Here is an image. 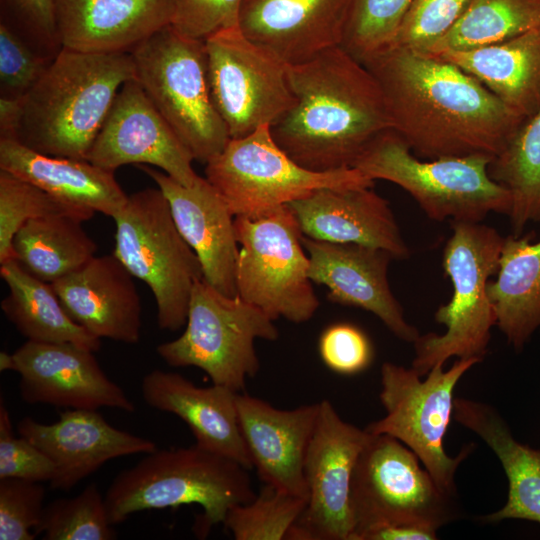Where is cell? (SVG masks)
<instances>
[{"instance_id": "1f68e13d", "label": "cell", "mask_w": 540, "mask_h": 540, "mask_svg": "<svg viewBox=\"0 0 540 540\" xmlns=\"http://www.w3.org/2000/svg\"><path fill=\"white\" fill-rule=\"evenodd\" d=\"M82 222L65 215L26 221L13 238L14 259L30 274L51 284L73 273L97 251Z\"/></svg>"}, {"instance_id": "ffe728a7", "label": "cell", "mask_w": 540, "mask_h": 540, "mask_svg": "<svg viewBox=\"0 0 540 540\" xmlns=\"http://www.w3.org/2000/svg\"><path fill=\"white\" fill-rule=\"evenodd\" d=\"M355 0H243L239 27L286 64L342 44Z\"/></svg>"}, {"instance_id": "2e32d148", "label": "cell", "mask_w": 540, "mask_h": 540, "mask_svg": "<svg viewBox=\"0 0 540 540\" xmlns=\"http://www.w3.org/2000/svg\"><path fill=\"white\" fill-rule=\"evenodd\" d=\"M87 161L114 171L124 165H152L191 187L199 175L193 156L135 79L120 88Z\"/></svg>"}, {"instance_id": "836d02e7", "label": "cell", "mask_w": 540, "mask_h": 540, "mask_svg": "<svg viewBox=\"0 0 540 540\" xmlns=\"http://www.w3.org/2000/svg\"><path fill=\"white\" fill-rule=\"evenodd\" d=\"M538 27L540 0H471L451 30L421 54L477 49Z\"/></svg>"}, {"instance_id": "74e56055", "label": "cell", "mask_w": 540, "mask_h": 540, "mask_svg": "<svg viewBox=\"0 0 540 540\" xmlns=\"http://www.w3.org/2000/svg\"><path fill=\"white\" fill-rule=\"evenodd\" d=\"M414 0H355L341 46L361 63L392 43Z\"/></svg>"}, {"instance_id": "9a60e30c", "label": "cell", "mask_w": 540, "mask_h": 540, "mask_svg": "<svg viewBox=\"0 0 540 540\" xmlns=\"http://www.w3.org/2000/svg\"><path fill=\"white\" fill-rule=\"evenodd\" d=\"M319 404L304 461L307 504L287 539L352 540V475L370 433L344 421L329 400Z\"/></svg>"}, {"instance_id": "5bb4252c", "label": "cell", "mask_w": 540, "mask_h": 540, "mask_svg": "<svg viewBox=\"0 0 540 540\" xmlns=\"http://www.w3.org/2000/svg\"><path fill=\"white\" fill-rule=\"evenodd\" d=\"M204 42L211 96L230 139L271 127L294 105L287 64L239 26L218 31Z\"/></svg>"}, {"instance_id": "603a6c76", "label": "cell", "mask_w": 540, "mask_h": 540, "mask_svg": "<svg viewBox=\"0 0 540 540\" xmlns=\"http://www.w3.org/2000/svg\"><path fill=\"white\" fill-rule=\"evenodd\" d=\"M239 426L253 468L267 485L307 499L304 478L306 451L320 404L278 409L268 402L237 393Z\"/></svg>"}, {"instance_id": "ba28073f", "label": "cell", "mask_w": 540, "mask_h": 540, "mask_svg": "<svg viewBox=\"0 0 540 540\" xmlns=\"http://www.w3.org/2000/svg\"><path fill=\"white\" fill-rule=\"evenodd\" d=\"M113 219V254L151 289L159 328L178 331L186 325L191 292L203 270L180 234L168 200L158 187L137 191Z\"/></svg>"}, {"instance_id": "9c48e42d", "label": "cell", "mask_w": 540, "mask_h": 540, "mask_svg": "<svg viewBox=\"0 0 540 540\" xmlns=\"http://www.w3.org/2000/svg\"><path fill=\"white\" fill-rule=\"evenodd\" d=\"M278 337L274 320L261 309L203 278L192 289L184 332L156 352L172 367H197L213 384L241 393L260 368L255 340Z\"/></svg>"}, {"instance_id": "ab89813d", "label": "cell", "mask_w": 540, "mask_h": 540, "mask_svg": "<svg viewBox=\"0 0 540 540\" xmlns=\"http://www.w3.org/2000/svg\"><path fill=\"white\" fill-rule=\"evenodd\" d=\"M53 59L36 50L7 23L1 22V98L22 99L44 75Z\"/></svg>"}, {"instance_id": "8992f818", "label": "cell", "mask_w": 540, "mask_h": 540, "mask_svg": "<svg viewBox=\"0 0 540 540\" xmlns=\"http://www.w3.org/2000/svg\"><path fill=\"white\" fill-rule=\"evenodd\" d=\"M451 222L452 235L444 247L442 266L453 293L434 316L446 330L439 335H420L413 343L415 356L411 367L421 377L452 357L482 361L491 329L496 325L487 285L497 273L504 238L495 228L481 222Z\"/></svg>"}, {"instance_id": "30bf717a", "label": "cell", "mask_w": 540, "mask_h": 540, "mask_svg": "<svg viewBox=\"0 0 540 540\" xmlns=\"http://www.w3.org/2000/svg\"><path fill=\"white\" fill-rule=\"evenodd\" d=\"M480 360L457 359L444 370L434 366L422 377L412 368L385 362L380 371V401L385 416L365 429L372 434H387L411 449L437 485L451 496L456 494L455 475L473 444L450 457L443 440L453 417L454 391L463 375Z\"/></svg>"}, {"instance_id": "7a4b0ae2", "label": "cell", "mask_w": 540, "mask_h": 540, "mask_svg": "<svg viewBox=\"0 0 540 540\" xmlns=\"http://www.w3.org/2000/svg\"><path fill=\"white\" fill-rule=\"evenodd\" d=\"M294 105L271 127L280 148L315 172L352 168L365 147L391 129L383 92L341 45L287 64Z\"/></svg>"}, {"instance_id": "4316f807", "label": "cell", "mask_w": 540, "mask_h": 540, "mask_svg": "<svg viewBox=\"0 0 540 540\" xmlns=\"http://www.w3.org/2000/svg\"><path fill=\"white\" fill-rule=\"evenodd\" d=\"M0 170L34 184L65 203L112 218L128 199L114 171L87 160L44 155L14 139L0 138Z\"/></svg>"}, {"instance_id": "b9f144b4", "label": "cell", "mask_w": 540, "mask_h": 540, "mask_svg": "<svg viewBox=\"0 0 540 540\" xmlns=\"http://www.w3.org/2000/svg\"><path fill=\"white\" fill-rule=\"evenodd\" d=\"M52 460L23 436L16 437L6 403L0 399V479L19 478L33 482L51 481Z\"/></svg>"}, {"instance_id": "4fadbf2b", "label": "cell", "mask_w": 540, "mask_h": 540, "mask_svg": "<svg viewBox=\"0 0 540 540\" xmlns=\"http://www.w3.org/2000/svg\"><path fill=\"white\" fill-rule=\"evenodd\" d=\"M205 178L234 216H257L323 187H373L355 168L328 172L306 169L275 142L270 126H261L206 163Z\"/></svg>"}, {"instance_id": "d4e9b609", "label": "cell", "mask_w": 540, "mask_h": 540, "mask_svg": "<svg viewBox=\"0 0 540 540\" xmlns=\"http://www.w3.org/2000/svg\"><path fill=\"white\" fill-rule=\"evenodd\" d=\"M141 391L149 406L182 419L196 445L253 468L239 426L237 392L215 384L198 387L179 373L158 369L144 376Z\"/></svg>"}, {"instance_id": "cb8c5ba5", "label": "cell", "mask_w": 540, "mask_h": 540, "mask_svg": "<svg viewBox=\"0 0 540 540\" xmlns=\"http://www.w3.org/2000/svg\"><path fill=\"white\" fill-rule=\"evenodd\" d=\"M132 274L112 253L52 283L68 315L98 338L140 340L142 304Z\"/></svg>"}, {"instance_id": "8d00e7d4", "label": "cell", "mask_w": 540, "mask_h": 540, "mask_svg": "<svg viewBox=\"0 0 540 540\" xmlns=\"http://www.w3.org/2000/svg\"><path fill=\"white\" fill-rule=\"evenodd\" d=\"M306 504V498L265 484L250 502L231 507L223 524L235 540L287 539Z\"/></svg>"}, {"instance_id": "f35d334b", "label": "cell", "mask_w": 540, "mask_h": 540, "mask_svg": "<svg viewBox=\"0 0 540 540\" xmlns=\"http://www.w3.org/2000/svg\"><path fill=\"white\" fill-rule=\"evenodd\" d=\"M470 1L414 0L389 47L425 52L451 30Z\"/></svg>"}, {"instance_id": "484cf974", "label": "cell", "mask_w": 540, "mask_h": 540, "mask_svg": "<svg viewBox=\"0 0 540 540\" xmlns=\"http://www.w3.org/2000/svg\"><path fill=\"white\" fill-rule=\"evenodd\" d=\"M175 0H57L61 46L88 53L130 52L171 25Z\"/></svg>"}, {"instance_id": "d6986e66", "label": "cell", "mask_w": 540, "mask_h": 540, "mask_svg": "<svg viewBox=\"0 0 540 540\" xmlns=\"http://www.w3.org/2000/svg\"><path fill=\"white\" fill-rule=\"evenodd\" d=\"M17 432L52 460L56 471L50 487L60 491H70L111 459L157 449L153 441L113 427L91 409H67L50 424L25 417Z\"/></svg>"}, {"instance_id": "83f0119b", "label": "cell", "mask_w": 540, "mask_h": 540, "mask_svg": "<svg viewBox=\"0 0 540 540\" xmlns=\"http://www.w3.org/2000/svg\"><path fill=\"white\" fill-rule=\"evenodd\" d=\"M453 418L478 435L495 453L508 479V498L487 523L508 519L540 524V450L516 440L509 426L489 404L455 397Z\"/></svg>"}, {"instance_id": "5b68a950", "label": "cell", "mask_w": 540, "mask_h": 540, "mask_svg": "<svg viewBox=\"0 0 540 540\" xmlns=\"http://www.w3.org/2000/svg\"><path fill=\"white\" fill-rule=\"evenodd\" d=\"M487 154L421 159L392 129L378 134L352 168L367 178L392 182L432 220L482 222L490 213L507 215L509 191L489 175Z\"/></svg>"}, {"instance_id": "ee69618b", "label": "cell", "mask_w": 540, "mask_h": 540, "mask_svg": "<svg viewBox=\"0 0 540 540\" xmlns=\"http://www.w3.org/2000/svg\"><path fill=\"white\" fill-rule=\"evenodd\" d=\"M243 0H175L171 26L180 34L205 41L214 33L239 26Z\"/></svg>"}, {"instance_id": "ac0fdd59", "label": "cell", "mask_w": 540, "mask_h": 540, "mask_svg": "<svg viewBox=\"0 0 540 540\" xmlns=\"http://www.w3.org/2000/svg\"><path fill=\"white\" fill-rule=\"evenodd\" d=\"M312 282L328 288L330 302L361 308L377 316L399 339L414 343L420 336L410 324L388 282L393 256L379 248L332 243L302 236Z\"/></svg>"}, {"instance_id": "7c38bea8", "label": "cell", "mask_w": 540, "mask_h": 540, "mask_svg": "<svg viewBox=\"0 0 540 540\" xmlns=\"http://www.w3.org/2000/svg\"><path fill=\"white\" fill-rule=\"evenodd\" d=\"M239 252L236 290L272 320L309 321L319 307L308 275L309 257L288 205L257 216H235Z\"/></svg>"}, {"instance_id": "f6af8a7d", "label": "cell", "mask_w": 540, "mask_h": 540, "mask_svg": "<svg viewBox=\"0 0 540 540\" xmlns=\"http://www.w3.org/2000/svg\"><path fill=\"white\" fill-rule=\"evenodd\" d=\"M4 1L22 23V37L39 52L55 57L62 49L57 25V0Z\"/></svg>"}, {"instance_id": "7dc6e473", "label": "cell", "mask_w": 540, "mask_h": 540, "mask_svg": "<svg viewBox=\"0 0 540 540\" xmlns=\"http://www.w3.org/2000/svg\"><path fill=\"white\" fill-rule=\"evenodd\" d=\"M14 367L13 353L10 354L6 351L0 352V371L12 370Z\"/></svg>"}, {"instance_id": "44dd1931", "label": "cell", "mask_w": 540, "mask_h": 540, "mask_svg": "<svg viewBox=\"0 0 540 540\" xmlns=\"http://www.w3.org/2000/svg\"><path fill=\"white\" fill-rule=\"evenodd\" d=\"M138 166L168 200L180 234L200 260L204 280L227 296L237 295L235 216L218 191L201 176L187 187L163 171Z\"/></svg>"}, {"instance_id": "e575fe53", "label": "cell", "mask_w": 540, "mask_h": 540, "mask_svg": "<svg viewBox=\"0 0 540 540\" xmlns=\"http://www.w3.org/2000/svg\"><path fill=\"white\" fill-rule=\"evenodd\" d=\"M65 215L81 221L95 213L65 203L34 184L0 170V264L14 259L13 238L28 220Z\"/></svg>"}, {"instance_id": "7bdbcfd3", "label": "cell", "mask_w": 540, "mask_h": 540, "mask_svg": "<svg viewBox=\"0 0 540 540\" xmlns=\"http://www.w3.org/2000/svg\"><path fill=\"white\" fill-rule=\"evenodd\" d=\"M318 350L323 363L341 375L364 371L374 358L369 337L350 323H335L326 327L319 337Z\"/></svg>"}, {"instance_id": "4dcf8cb0", "label": "cell", "mask_w": 540, "mask_h": 540, "mask_svg": "<svg viewBox=\"0 0 540 540\" xmlns=\"http://www.w3.org/2000/svg\"><path fill=\"white\" fill-rule=\"evenodd\" d=\"M0 275L9 289L1 309L27 340L71 343L93 352L101 348V339L68 315L51 283L33 276L15 259L1 264Z\"/></svg>"}, {"instance_id": "60d3db41", "label": "cell", "mask_w": 540, "mask_h": 540, "mask_svg": "<svg viewBox=\"0 0 540 540\" xmlns=\"http://www.w3.org/2000/svg\"><path fill=\"white\" fill-rule=\"evenodd\" d=\"M39 482L19 478L0 479V539L33 540L45 499Z\"/></svg>"}, {"instance_id": "f1b7e54d", "label": "cell", "mask_w": 540, "mask_h": 540, "mask_svg": "<svg viewBox=\"0 0 540 540\" xmlns=\"http://www.w3.org/2000/svg\"><path fill=\"white\" fill-rule=\"evenodd\" d=\"M436 57L475 77L525 120L540 108V27L494 45Z\"/></svg>"}, {"instance_id": "f546056e", "label": "cell", "mask_w": 540, "mask_h": 540, "mask_svg": "<svg viewBox=\"0 0 540 540\" xmlns=\"http://www.w3.org/2000/svg\"><path fill=\"white\" fill-rule=\"evenodd\" d=\"M487 294L496 326L520 351L540 326V240L504 238L496 280L488 282Z\"/></svg>"}, {"instance_id": "3957f363", "label": "cell", "mask_w": 540, "mask_h": 540, "mask_svg": "<svg viewBox=\"0 0 540 540\" xmlns=\"http://www.w3.org/2000/svg\"><path fill=\"white\" fill-rule=\"evenodd\" d=\"M134 78L129 52L62 47L20 99L13 139L44 155L86 160L120 88Z\"/></svg>"}, {"instance_id": "52a82bcc", "label": "cell", "mask_w": 540, "mask_h": 540, "mask_svg": "<svg viewBox=\"0 0 540 540\" xmlns=\"http://www.w3.org/2000/svg\"><path fill=\"white\" fill-rule=\"evenodd\" d=\"M135 80L194 160L207 163L230 140L210 91L205 42L171 25L130 52Z\"/></svg>"}, {"instance_id": "7402d4cb", "label": "cell", "mask_w": 540, "mask_h": 540, "mask_svg": "<svg viewBox=\"0 0 540 540\" xmlns=\"http://www.w3.org/2000/svg\"><path fill=\"white\" fill-rule=\"evenodd\" d=\"M287 205L305 237L375 247L394 259L410 256L389 202L373 187H323Z\"/></svg>"}, {"instance_id": "bcb514c9", "label": "cell", "mask_w": 540, "mask_h": 540, "mask_svg": "<svg viewBox=\"0 0 540 540\" xmlns=\"http://www.w3.org/2000/svg\"><path fill=\"white\" fill-rule=\"evenodd\" d=\"M437 530L423 524H396L372 530L363 540H435Z\"/></svg>"}, {"instance_id": "d590c367", "label": "cell", "mask_w": 540, "mask_h": 540, "mask_svg": "<svg viewBox=\"0 0 540 540\" xmlns=\"http://www.w3.org/2000/svg\"><path fill=\"white\" fill-rule=\"evenodd\" d=\"M35 535L44 540H112L116 532L109 520L105 496L91 483L78 495L47 504Z\"/></svg>"}, {"instance_id": "8fae6325", "label": "cell", "mask_w": 540, "mask_h": 540, "mask_svg": "<svg viewBox=\"0 0 540 540\" xmlns=\"http://www.w3.org/2000/svg\"><path fill=\"white\" fill-rule=\"evenodd\" d=\"M421 464L396 438L369 434L352 475V540H363L385 526L423 524L439 529L455 520L454 497L441 490Z\"/></svg>"}, {"instance_id": "6da1fadb", "label": "cell", "mask_w": 540, "mask_h": 540, "mask_svg": "<svg viewBox=\"0 0 540 540\" xmlns=\"http://www.w3.org/2000/svg\"><path fill=\"white\" fill-rule=\"evenodd\" d=\"M362 63L383 92L391 129L420 158L496 157L525 121L442 58L388 47Z\"/></svg>"}, {"instance_id": "277c9868", "label": "cell", "mask_w": 540, "mask_h": 540, "mask_svg": "<svg viewBox=\"0 0 540 540\" xmlns=\"http://www.w3.org/2000/svg\"><path fill=\"white\" fill-rule=\"evenodd\" d=\"M255 496L248 469L194 444L146 454L113 479L105 503L112 525L145 510L197 504L203 509L197 530L207 534L231 507Z\"/></svg>"}, {"instance_id": "d6a6232c", "label": "cell", "mask_w": 540, "mask_h": 540, "mask_svg": "<svg viewBox=\"0 0 540 540\" xmlns=\"http://www.w3.org/2000/svg\"><path fill=\"white\" fill-rule=\"evenodd\" d=\"M489 175L511 195L508 214L513 235L540 222V108L526 119L489 165Z\"/></svg>"}, {"instance_id": "e0dca14e", "label": "cell", "mask_w": 540, "mask_h": 540, "mask_svg": "<svg viewBox=\"0 0 540 540\" xmlns=\"http://www.w3.org/2000/svg\"><path fill=\"white\" fill-rule=\"evenodd\" d=\"M13 358V371L20 375V396L26 403L135 411L133 401L108 378L93 351L71 343L27 340L13 353Z\"/></svg>"}]
</instances>
